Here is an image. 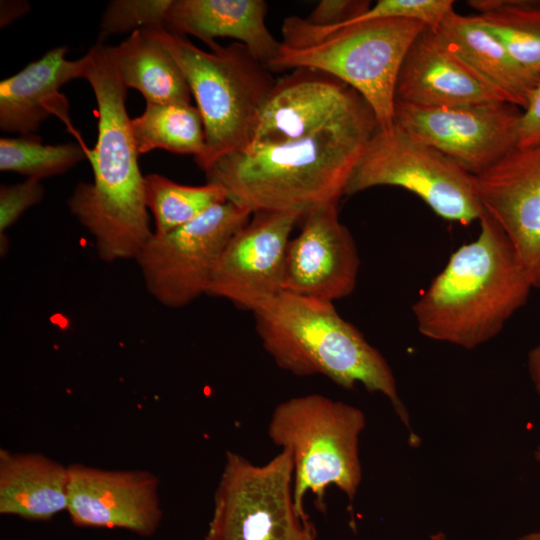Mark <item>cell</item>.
I'll return each instance as SVG.
<instances>
[{"label":"cell","mask_w":540,"mask_h":540,"mask_svg":"<svg viewBox=\"0 0 540 540\" xmlns=\"http://www.w3.org/2000/svg\"><path fill=\"white\" fill-rule=\"evenodd\" d=\"M378 129L369 106L293 141L251 144L214 161L204 172L227 200L253 213L293 212L338 203L371 136Z\"/></svg>","instance_id":"6da1fadb"},{"label":"cell","mask_w":540,"mask_h":540,"mask_svg":"<svg viewBox=\"0 0 540 540\" xmlns=\"http://www.w3.org/2000/svg\"><path fill=\"white\" fill-rule=\"evenodd\" d=\"M86 79L97 102V140L86 151L92 183L80 182L68 199L70 213L93 236L105 262L135 259L154 231L150 228L142 175L126 109L128 87L107 51L96 43L85 54Z\"/></svg>","instance_id":"7a4b0ae2"},{"label":"cell","mask_w":540,"mask_h":540,"mask_svg":"<svg viewBox=\"0 0 540 540\" xmlns=\"http://www.w3.org/2000/svg\"><path fill=\"white\" fill-rule=\"evenodd\" d=\"M475 240L460 246L413 305L420 333L474 349L494 338L533 284L511 242L486 212Z\"/></svg>","instance_id":"3957f363"},{"label":"cell","mask_w":540,"mask_h":540,"mask_svg":"<svg viewBox=\"0 0 540 540\" xmlns=\"http://www.w3.org/2000/svg\"><path fill=\"white\" fill-rule=\"evenodd\" d=\"M252 313L264 349L280 368L297 376L322 375L346 389L360 383L387 397L411 430L388 362L333 302L281 291Z\"/></svg>","instance_id":"277c9868"},{"label":"cell","mask_w":540,"mask_h":540,"mask_svg":"<svg viewBox=\"0 0 540 540\" xmlns=\"http://www.w3.org/2000/svg\"><path fill=\"white\" fill-rule=\"evenodd\" d=\"M179 65L202 116L205 171L218 158L247 148L276 80L239 42L209 52L165 27L147 28Z\"/></svg>","instance_id":"5b68a950"},{"label":"cell","mask_w":540,"mask_h":540,"mask_svg":"<svg viewBox=\"0 0 540 540\" xmlns=\"http://www.w3.org/2000/svg\"><path fill=\"white\" fill-rule=\"evenodd\" d=\"M365 425L362 410L320 394L292 397L274 408L267 433L291 452L293 497L302 513L308 491L324 511L331 485L353 501L362 480L359 439Z\"/></svg>","instance_id":"8992f818"},{"label":"cell","mask_w":540,"mask_h":540,"mask_svg":"<svg viewBox=\"0 0 540 540\" xmlns=\"http://www.w3.org/2000/svg\"><path fill=\"white\" fill-rule=\"evenodd\" d=\"M427 27L406 19L359 22L333 30L313 44H281L270 71L310 68L334 76L355 90L372 110L378 129L394 126L395 89L404 58Z\"/></svg>","instance_id":"52a82bcc"},{"label":"cell","mask_w":540,"mask_h":540,"mask_svg":"<svg viewBox=\"0 0 540 540\" xmlns=\"http://www.w3.org/2000/svg\"><path fill=\"white\" fill-rule=\"evenodd\" d=\"M293 470L288 449L263 465L228 451L204 540H317L295 504Z\"/></svg>","instance_id":"ba28073f"},{"label":"cell","mask_w":540,"mask_h":540,"mask_svg":"<svg viewBox=\"0 0 540 540\" xmlns=\"http://www.w3.org/2000/svg\"><path fill=\"white\" fill-rule=\"evenodd\" d=\"M385 185L414 193L448 221L468 225L485 213L476 177L395 123L390 130L377 129L371 136L345 195Z\"/></svg>","instance_id":"9c48e42d"},{"label":"cell","mask_w":540,"mask_h":540,"mask_svg":"<svg viewBox=\"0 0 540 540\" xmlns=\"http://www.w3.org/2000/svg\"><path fill=\"white\" fill-rule=\"evenodd\" d=\"M251 215L226 201L169 233H153L135 258L150 295L166 307L181 308L207 294L226 244Z\"/></svg>","instance_id":"30bf717a"},{"label":"cell","mask_w":540,"mask_h":540,"mask_svg":"<svg viewBox=\"0 0 540 540\" xmlns=\"http://www.w3.org/2000/svg\"><path fill=\"white\" fill-rule=\"evenodd\" d=\"M521 113L504 102L426 107L395 101L394 123L476 177L518 148Z\"/></svg>","instance_id":"8fae6325"},{"label":"cell","mask_w":540,"mask_h":540,"mask_svg":"<svg viewBox=\"0 0 540 540\" xmlns=\"http://www.w3.org/2000/svg\"><path fill=\"white\" fill-rule=\"evenodd\" d=\"M226 244L214 268L208 293L246 310L282 291L285 258L298 213L261 211Z\"/></svg>","instance_id":"7c38bea8"},{"label":"cell","mask_w":540,"mask_h":540,"mask_svg":"<svg viewBox=\"0 0 540 540\" xmlns=\"http://www.w3.org/2000/svg\"><path fill=\"white\" fill-rule=\"evenodd\" d=\"M67 512L80 527L121 528L154 535L163 512L159 479L147 470H109L82 463L68 465Z\"/></svg>","instance_id":"4fadbf2b"},{"label":"cell","mask_w":540,"mask_h":540,"mask_svg":"<svg viewBox=\"0 0 540 540\" xmlns=\"http://www.w3.org/2000/svg\"><path fill=\"white\" fill-rule=\"evenodd\" d=\"M300 233L287 247L282 291L330 301L350 295L360 260L355 241L328 203L303 217Z\"/></svg>","instance_id":"5bb4252c"},{"label":"cell","mask_w":540,"mask_h":540,"mask_svg":"<svg viewBox=\"0 0 540 540\" xmlns=\"http://www.w3.org/2000/svg\"><path fill=\"white\" fill-rule=\"evenodd\" d=\"M366 106L355 90L334 76L297 68L276 80L262 107L251 144L304 138Z\"/></svg>","instance_id":"9a60e30c"},{"label":"cell","mask_w":540,"mask_h":540,"mask_svg":"<svg viewBox=\"0 0 540 540\" xmlns=\"http://www.w3.org/2000/svg\"><path fill=\"white\" fill-rule=\"evenodd\" d=\"M476 183L485 212L511 242L533 287H540V144L515 149Z\"/></svg>","instance_id":"2e32d148"},{"label":"cell","mask_w":540,"mask_h":540,"mask_svg":"<svg viewBox=\"0 0 540 540\" xmlns=\"http://www.w3.org/2000/svg\"><path fill=\"white\" fill-rule=\"evenodd\" d=\"M395 101L426 107L509 103L434 27H425L408 50L398 75Z\"/></svg>","instance_id":"e0dca14e"},{"label":"cell","mask_w":540,"mask_h":540,"mask_svg":"<svg viewBox=\"0 0 540 540\" xmlns=\"http://www.w3.org/2000/svg\"><path fill=\"white\" fill-rule=\"evenodd\" d=\"M67 47L49 50L18 73L0 82V128L23 137L36 135L41 123L55 115L75 133L69 119L67 98L60 88L67 82L84 78L85 55L66 58Z\"/></svg>","instance_id":"ac0fdd59"},{"label":"cell","mask_w":540,"mask_h":540,"mask_svg":"<svg viewBox=\"0 0 540 540\" xmlns=\"http://www.w3.org/2000/svg\"><path fill=\"white\" fill-rule=\"evenodd\" d=\"M267 7L263 0H172L165 28L195 36L210 50L216 38H233L267 66L281 46L265 24Z\"/></svg>","instance_id":"d6986e66"},{"label":"cell","mask_w":540,"mask_h":540,"mask_svg":"<svg viewBox=\"0 0 540 540\" xmlns=\"http://www.w3.org/2000/svg\"><path fill=\"white\" fill-rule=\"evenodd\" d=\"M68 466L36 452L0 449V513L46 521L68 506Z\"/></svg>","instance_id":"ffe728a7"},{"label":"cell","mask_w":540,"mask_h":540,"mask_svg":"<svg viewBox=\"0 0 540 540\" xmlns=\"http://www.w3.org/2000/svg\"><path fill=\"white\" fill-rule=\"evenodd\" d=\"M453 50L481 77L523 110L539 80L521 67L477 15L452 11L436 27Z\"/></svg>","instance_id":"44dd1931"},{"label":"cell","mask_w":540,"mask_h":540,"mask_svg":"<svg viewBox=\"0 0 540 540\" xmlns=\"http://www.w3.org/2000/svg\"><path fill=\"white\" fill-rule=\"evenodd\" d=\"M107 51L125 85L138 90L146 103L190 104L192 94L179 65L149 29L132 32Z\"/></svg>","instance_id":"7402d4cb"},{"label":"cell","mask_w":540,"mask_h":540,"mask_svg":"<svg viewBox=\"0 0 540 540\" xmlns=\"http://www.w3.org/2000/svg\"><path fill=\"white\" fill-rule=\"evenodd\" d=\"M140 154L163 149L191 154L195 162L206 153L202 116L197 107L182 103H146L143 113L130 121Z\"/></svg>","instance_id":"603a6c76"},{"label":"cell","mask_w":540,"mask_h":540,"mask_svg":"<svg viewBox=\"0 0 540 540\" xmlns=\"http://www.w3.org/2000/svg\"><path fill=\"white\" fill-rule=\"evenodd\" d=\"M468 5L514 60L540 79V1L471 0Z\"/></svg>","instance_id":"cb8c5ba5"},{"label":"cell","mask_w":540,"mask_h":540,"mask_svg":"<svg viewBox=\"0 0 540 540\" xmlns=\"http://www.w3.org/2000/svg\"><path fill=\"white\" fill-rule=\"evenodd\" d=\"M145 200L157 235L169 233L228 201L226 192L216 184L183 185L156 173L145 176Z\"/></svg>","instance_id":"d4e9b609"},{"label":"cell","mask_w":540,"mask_h":540,"mask_svg":"<svg viewBox=\"0 0 540 540\" xmlns=\"http://www.w3.org/2000/svg\"><path fill=\"white\" fill-rule=\"evenodd\" d=\"M82 144H43L37 135L0 139V170L41 180L65 173L87 158Z\"/></svg>","instance_id":"484cf974"},{"label":"cell","mask_w":540,"mask_h":540,"mask_svg":"<svg viewBox=\"0 0 540 540\" xmlns=\"http://www.w3.org/2000/svg\"><path fill=\"white\" fill-rule=\"evenodd\" d=\"M172 0H113L109 2L100 24L98 42L124 32L165 27Z\"/></svg>","instance_id":"4316f807"},{"label":"cell","mask_w":540,"mask_h":540,"mask_svg":"<svg viewBox=\"0 0 540 540\" xmlns=\"http://www.w3.org/2000/svg\"><path fill=\"white\" fill-rule=\"evenodd\" d=\"M453 4L452 0H379L363 14L341 27L370 20L406 19L421 22L427 27L436 28L449 13L454 11ZM331 31L314 36L303 47L313 44Z\"/></svg>","instance_id":"83f0119b"},{"label":"cell","mask_w":540,"mask_h":540,"mask_svg":"<svg viewBox=\"0 0 540 540\" xmlns=\"http://www.w3.org/2000/svg\"><path fill=\"white\" fill-rule=\"evenodd\" d=\"M44 196V188L40 180L28 178L13 184L2 185L0 188V239L1 252L7 246L6 231L22 214L38 204Z\"/></svg>","instance_id":"f1b7e54d"},{"label":"cell","mask_w":540,"mask_h":540,"mask_svg":"<svg viewBox=\"0 0 540 540\" xmlns=\"http://www.w3.org/2000/svg\"><path fill=\"white\" fill-rule=\"evenodd\" d=\"M540 144V80L526 107L522 110L519 124L518 148Z\"/></svg>","instance_id":"f546056e"},{"label":"cell","mask_w":540,"mask_h":540,"mask_svg":"<svg viewBox=\"0 0 540 540\" xmlns=\"http://www.w3.org/2000/svg\"><path fill=\"white\" fill-rule=\"evenodd\" d=\"M527 365L535 390L540 395V344L529 352Z\"/></svg>","instance_id":"4dcf8cb0"},{"label":"cell","mask_w":540,"mask_h":540,"mask_svg":"<svg viewBox=\"0 0 540 540\" xmlns=\"http://www.w3.org/2000/svg\"><path fill=\"white\" fill-rule=\"evenodd\" d=\"M27 9V4H21L18 2L15 9L1 10V26L6 25L16 17L20 16Z\"/></svg>","instance_id":"1f68e13d"},{"label":"cell","mask_w":540,"mask_h":540,"mask_svg":"<svg viewBox=\"0 0 540 540\" xmlns=\"http://www.w3.org/2000/svg\"><path fill=\"white\" fill-rule=\"evenodd\" d=\"M517 540H540V530L525 534L519 537Z\"/></svg>","instance_id":"d6a6232c"},{"label":"cell","mask_w":540,"mask_h":540,"mask_svg":"<svg viewBox=\"0 0 540 540\" xmlns=\"http://www.w3.org/2000/svg\"><path fill=\"white\" fill-rule=\"evenodd\" d=\"M535 459L540 463V444L537 446L535 450Z\"/></svg>","instance_id":"836d02e7"}]
</instances>
